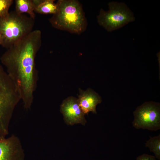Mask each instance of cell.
I'll list each match as a JSON object with an SVG mask.
<instances>
[{
  "label": "cell",
  "mask_w": 160,
  "mask_h": 160,
  "mask_svg": "<svg viewBox=\"0 0 160 160\" xmlns=\"http://www.w3.org/2000/svg\"><path fill=\"white\" fill-rule=\"evenodd\" d=\"M41 43V31L33 30L7 49L0 58L27 110L32 105L37 87L38 76L35 59Z\"/></svg>",
  "instance_id": "1"
},
{
  "label": "cell",
  "mask_w": 160,
  "mask_h": 160,
  "mask_svg": "<svg viewBox=\"0 0 160 160\" xmlns=\"http://www.w3.org/2000/svg\"><path fill=\"white\" fill-rule=\"evenodd\" d=\"M57 12L49 19L54 28L79 35L86 29L87 20L81 4L77 0H59Z\"/></svg>",
  "instance_id": "2"
},
{
  "label": "cell",
  "mask_w": 160,
  "mask_h": 160,
  "mask_svg": "<svg viewBox=\"0 0 160 160\" xmlns=\"http://www.w3.org/2000/svg\"><path fill=\"white\" fill-rule=\"evenodd\" d=\"M21 97L16 86L0 65V139L9 134L10 121Z\"/></svg>",
  "instance_id": "3"
},
{
  "label": "cell",
  "mask_w": 160,
  "mask_h": 160,
  "mask_svg": "<svg viewBox=\"0 0 160 160\" xmlns=\"http://www.w3.org/2000/svg\"><path fill=\"white\" fill-rule=\"evenodd\" d=\"M34 21L24 14H19L15 11L9 12L0 19L1 45L7 49L26 36L33 31Z\"/></svg>",
  "instance_id": "4"
},
{
  "label": "cell",
  "mask_w": 160,
  "mask_h": 160,
  "mask_svg": "<svg viewBox=\"0 0 160 160\" xmlns=\"http://www.w3.org/2000/svg\"><path fill=\"white\" fill-rule=\"evenodd\" d=\"M108 6V11L101 9L97 16L99 25L108 31L119 29L135 20L133 13L125 3L112 1Z\"/></svg>",
  "instance_id": "5"
},
{
  "label": "cell",
  "mask_w": 160,
  "mask_h": 160,
  "mask_svg": "<svg viewBox=\"0 0 160 160\" xmlns=\"http://www.w3.org/2000/svg\"><path fill=\"white\" fill-rule=\"evenodd\" d=\"M133 126L136 129L156 131L160 129V110L158 104L148 103L138 107L134 112Z\"/></svg>",
  "instance_id": "6"
},
{
  "label": "cell",
  "mask_w": 160,
  "mask_h": 160,
  "mask_svg": "<svg viewBox=\"0 0 160 160\" xmlns=\"http://www.w3.org/2000/svg\"><path fill=\"white\" fill-rule=\"evenodd\" d=\"M60 111L68 125L79 123L85 125L86 123L85 115L79 106L78 99L74 97H70L64 100L61 105Z\"/></svg>",
  "instance_id": "7"
},
{
  "label": "cell",
  "mask_w": 160,
  "mask_h": 160,
  "mask_svg": "<svg viewBox=\"0 0 160 160\" xmlns=\"http://www.w3.org/2000/svg\"><path fill=\"white\" fill-rule=\"evenodd\" d=\"M23 146L19 138L12 135L0 139V160H20Z\"/></svg>",
  "instance_id": "8"
},
{
  "label": "cell",
  "mask_w": 160,
  "mask_h": 160,
  "mask_svg": "<svg viewBox=\"0 0 160 160\" xmlns=\"http://www.w3.org/2000/svg\"><path fill=\"white\" fill-rule=\"evenodd\" d=\"M79 93L78 100L83 113L84 115L87 114L91 112L96 113V106L101 102L98 95L90 89L85 91L79 89Z\"/></svg>",
  "instance_id": "9"
},
{
  "label": "cell",
  "mask_w": 160,
  "mask_h": 160,
  "mask_svg": "<svg viewBox=\"0 0 160 160\" xmlns=\"http://www.w3.org/2000/svg\"><path fill=\"white\" fill-rule=\"evenodd\" d=\"M34 12L43 14H55L58 10L57 3L54 0H34Z\"/></svg>",
  "instance_id": "10"
},
{
  "label": "cell",
  "mask_w": 160,
  "mask_h": 160,
  "mask_svg": "<svg viewBox=\"0 0 160 160\" xmlns=\"http://www.w3.org/2000/svg\"><path fill=\"white\" fill-rule=\"evenodd\" d=\"M35 6L34 0H16L15 11L20 14L27 13L30 17L35 19Z\"/></svg>",
  "instance_id": "11"
},
{
  "label": "cell",
  "mask_w": 160,
  "mask_h": 160,
  "mask_svg": "<svg viewBox=\"0 0 160 160\" xmlns=\"http://www.w3.org/2000/svg\"><path fill=\"white\" fill-rule=\"evenodd\" d=\"M145 146L149 148L150 152L154 153L156 159L160 160V134L150 137L145 143Z\"/></svg>",
  "instance_id": "12"
},
{
  "label": "cell",
  "mask_w": 160,
  "mask_h": 160,
  "mask_svg": "<svg viewBox=\"0 0 160 160\" xmlns=\"http://www.w3.org/2000/svg\"><path fill=\"white\" fill-rule=\"evenodd\" d=\"M13 2L12 0H0V19L6 17L9 13V9Z\"/></svg>",
  "instance_id": "13"
},
{
  "label": "cell",
  "mask_w": 160,
  "mask_h": 160,
  "mask_svg": "<svg viewBox=\"0 0 160 160\" xmlns=\"http://www.w3.org/2000/svg\"><path fill=\"white\" fill-rule=\"evenodd\" d=\"M136 160H156V159L154 156L144 153L137 157Z\"/></svg>",
  "instance_id": "14"
},
{
  "label": "cell",
  "mask_w": 160,
  "mask_h": 160,
  "mask_svg": "<svg viewBox=\"0 0 160 160\" xmlns=\"http://www.w3.org/2000/svg\"><path fill=\"white\" fill-rule=\"evenodd\" d=\"M2 42L1 37L0 34V45H1Z\"/></svg>",
  "instance_id": "15"
}]
</instances>
